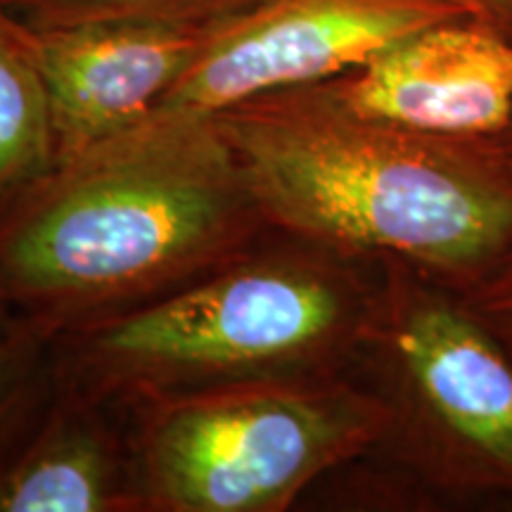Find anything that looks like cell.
Here are the masks:
<instances>
[{
	"instance_id": "cell-1",
	"label": "cell",
	"mask_w": 512,
	"mask_h": 512,
	"mask_svg": "<svg viewBox=\"0 0 512 512\" xmlns=\"http://www.w3.org/2000/svg\"><path fill=\"white\" fill-rule=\"evenodd\" d=\"M271 233L216 114L159 107L55 162L0 221V304L64 332L164 297Z\"/></svg>"
},
{
	"instance_id": "cell-2",
	"label": "cell",
	"mask_w": 512,
	"mask_h": 512,
	"mask_svg": "<svg viewBox=\"0 0 512 512\" xmlns=\"http://www.w3.org/2000/svg\"><path fill=\"white\" fill-rule=\"evenodd\" d=\"M216 119L278 233L406 261L451 290L512 235V169L484 138L366 117L330 81L259 95Z\"/></svg>"
},
{
	"instance_id": "cell-3",
	"label": "cell",
	"mask_w": 512,
	"mask_h": 512,
	"mask_svg": "<svg viewBox=\"0 0 512 512\" xmlns=\"http://www.w3.org/2000/svg\"><path fill=\"white\" fill-rule=\"evenodd\" d=\"M380 261L273 230L178 290L57 332L55 380L131 408L226 384L356 373Z\"/></svg>"
},
{
	"instance_id": "cell-4",
	"label": "cell",
	"mask_w": 512,
	"mask_h": 512,
	"mask_svg": "<svg viewBox=\"0 0 512 512\" xmlns=\"http://www.w3.org/2000/svg\"><path fill=\"white\" fill-rule=\"evenodd\" d=\"M128 415L145 512H285L366 458L389 425L356 373L226 384Z\"/></svg>"
},
{
	"instance_id": "cell-5",
	"label": "cell",
	"mask_w": 512,
	"mask_h": 512,
	"mask_svg": "<svg viewBox=\"0 0 512 512\" xmlns=\"http://www.w3.org/2000/svg\"><path fill=\"white\" fill-rule=\"evenodd\" d=\"M356 375L389 413L366 458L446 501H512V361L451 287L380 259Z\"/></svg>"
},
{
	"instance_id": "cell-6",
	"label": "cell",
	"mask_w": 512,
	"mask_h": 512,
	"mask_svg": "<svg viewBox=\"0 0 512 512\" xmlns=\"http://www.w3.org/2000/svg\"><path fill=\"white\" fill-rule=\"evenodd\" d=\"M453 17L463 12L446 0H252L209 24L159 107L216 114L259 95L337 79Z\"/></svg>"
},
{
	"instance_id": "cell-7",
	"label": "cell",
	"mask_w": 512,
	"mask_h": 512,
	"mask_svg": "<svg viewBox=\"0 0 512 512\" xmlns=\"http://www.w3.org/2000/svg\"><path fill=\"white\" fill-rule=\"evenodd\" d=\"M330 83L366 117L439 136H494L512 119V38L477 17H453Z\"/></svg>"
},
{
	"instance_id": "cell-8",
	"label": "cell",
	"mask_w": 512,
	"mask_h": 512,
	"mask_svg": "<svg viewBox=\"0 0 512 512\" xmlns=\"http://www.w3.org/2000/svg\"><path fill=\"white\" fill-rule=\"evenodd\" d=\"M207 27L133 19L29 27L57 162L150 117L197 55Z\"/></svg>"
},
{
	"instance_id": "cell-9",
	"label": "cell",
	"mask_w": 512,
	"mask_h": 512,
	"mask_svg": "<svg viewBox=\"0 0 512 512\" xmlns=\"http://www.w3.org/2000/svg\"><path fill=\"white\" fill-rule=\"evenodd\" d=\"M0 512H145L128 408L55 380L0 456Z\"/></svg>"
},
{
	"instance_id": "cell-10",
	"label": "cell",
	"mask_w": 512,
	"mask_h": 512,
	"mask_svg": "<svg viewBox=\"0 0 512 512\" xmlns=\"http://www.w3.org/2000/svg\"><path fill=\"white\" fill-rule=\"evenodd\" d=\"M55 162L48 91L31 31L0 3V221Z\"/></svg>"
},
{
	"instance_id": "cell-11",
	"label": "cell",
	"mask_w": 512,
	"mask_h": 512,
	"mask_svg": "<svg viewBox=\"0 0 512 512\" xmlns=\"http://www.w3.org/2000/svg\"><path fill=\"white\" fill-rule=\"evenodd\" d=\"M57 330L15 318L0 337V456L27 432L55 387Z\"/></svg>"
},
{
	"instance_id": "cell-12",
	"label": "cell",
	"mask_w": 512,
	"mask_h": 512,
	"mask_svg": "<svg viewBox=\"0 0 512 512\" xmlns=\"http://www.w3.org/2000/svg\"><path fill=\"white\" fill-rule=\"evenodd\" d=\"M31 29L83 22H164L207 27L245 8L252 0H0Z\"/></svg>"
},
{
	"instance_id": "cell-13",
	"label": "cell",
	"mask_w": 512,
	"mask_h": 512,
	"mask_svg": "<svg viewBox=\"0 0 512 512\" xmlns=\"http://www.w3.org/2000/svg\"><path fill=\"white\" fill-rule=\"evenodd\" d=\"M453 292L512 361V235L475 278Z\"/></svg>"
},
{
	"instance_id": "cell-14",
	"label": "cell",
	"mask_w": 512,
	"mask_h": 512,
	"mask_svg": "<svg viewBox=\"0 0 512 512\" xmlns=\"http://www.w3.org/2000/svg\"><path fill=\"white\" fill-rule=\"evenodd\" d=\"M491 27H496L498 31H503L505 36L512 38V5L496 19V22H491ZM479 138H484V143L503 159V164L508 166V169H512V119L508 121V126H505L501 133H494V136H479Z\"/></svg>"
},
{
	"instance_id": "cell-15",
	"label": "cell",
	"mask_w": 512,
	"mask_h": 512,
	"mask_svg": "<svg viewBox=\"0 0 512 512\" xmlns=\"http://www.w3.org/2000/svg\"><path fill=\"white\" fill-rule=\"evenodd\" d=\"M446 3L458 8L467 17H477L491 24L510 8L512 0H446Z\"/></svg>"
},
{
	"instance_id": "cell-16",
	"label": "cell",
	"mask_w": 512,
	"mask_h": 512,
	"mask_svg": "<svg viewBox=\"0 0 512 512\" xmlns=\"http://www.w3.org/2000/svg\"><path fill=\"white\" fill-rule=\"evenodd\" d=\"M12 323H15V318H12L10 313L3 309V304H0V337H3L5 332L10 330V325H12Z\"/></svg>"
}]
</instances>
